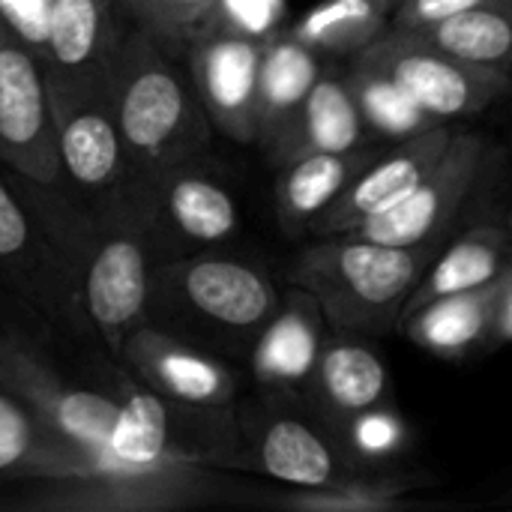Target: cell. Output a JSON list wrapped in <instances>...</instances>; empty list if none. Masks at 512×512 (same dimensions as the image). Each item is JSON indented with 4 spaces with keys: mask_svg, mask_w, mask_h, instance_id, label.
I'll list each match as a JSON object with an SVG mask.
<instances>
[{
    "mask_svg": "<svg viewBox=\"0 0 512 512\" xmlns=\"http://www.w3.org/2000/svg\"><path fill=\"white\" fill-rule=\"evenodd\" d=\"M381 141H369L342 153H309L279 168L276 219L288 237L309 234L312 222L345 192V186L381 153Z\"/></svg>",
    "mask_w": 512,
    "mask_h": 512,
    "instance_id": "23",
    "label": "cell"
},
{
    "mask_svg": "<svg viewBox=\"0 0 512 512\" xmlns=\"http://www.w3.org/2000/svg\"><path fill=\"white\" fill-rule=\"evenodd\" d=\"M57 153L63 177L81 192L132 189L126 147L108 102V93L51 96Z\"/></svg>",
    "mask_w": 512,
    "mask_h": 512,
    "instance_id": "14",
    "label": "cell"
},
{
    "mask_svg": "<svg viewBox=\"0 0 512 512\" xmlns=\"http://www.w3.org/2000/svg\"><path fill=\"white\" fill-rule=\"evenodd\" d=\"M345 78L372 141L399 144L447 123L429 114L399 81H393L387 72L360 57L345 60Z\"/></svg>",
    "mask_w": 512,
    "mask_h": 512,
    "instance_id": "27",
    "label": "cell"
},
{
    "mask_svg": "<svg viewBox=\"0 0 512 512\" xmlns=\"http://www.w3.org/2000/svg\"><path fill=\"white\" fill-rule=\"evenodd\" d=\"M123 18L114 0H48L42 63L51 96H87L105 90L111 54Z\"/></svg>",
    "mask_w": 512,
    "mask_h": 512,
    "instance_id": "11",
    "label": "cell"
},
{
    "mask_svg": "<svg viewBox=\"0 0 512 512\" xmlns=\"http://www.w3.org/2000/svg\"><path fill=\"white\" fill-rule=\"evenodd\" d=\"M0 387L15 393L21 402H27L60 435L102 456H111L108 441H111L120 405L111 402L108 396L66 384L33 351L9 339H0Z\"/></svg>",
    "mask_w": 512,
    "mask_h": 512,
    "instance_id": "12",
    "label": "cell"
},
{
    "mask_svg": "<svg viewBox=\"0 0 512 512\" xmlns=\"http://www.w3.org/2000/svg\"><path fill=\"white\" fill-rule=\"evenodd\" d=\"M324 324L327 318L318 300L306 288L294 285L255 336L252 372L258 384L270 387L273 393L303 390L327 336Z\"/></svg>",
    "mask_w": 512,
    "mask_h": 512,
    "instance_id": "20",
    "label": "cell"
},
{
    "mask_svg": "<svg viewBox=\"0 0 512 512\" xmlns=\"http://www.w3.org/2000/svg\"><path fill=\"white\" fill-rule=\"evenodd\" d=\"M453 126L441 123L423 135H414L408 141L390 144L381 150L348 186L345 192L312 222L309 234L315 237H333L348 234L360 228L366 219L390 210L399 204L444 156V150L453 141Z\"/></svg>",
    "mask_w": 512,
    "mask_h": 512,
    "instance_id": "13",
    "label": "cell"
},
{
    "mask_svg": "<svg viewBox=\"0 0 512 512\" xmlns=\"http://www.w3.org/2000/svg\"><path fill=\"white\" fill-rule=\"evenodd\" d=\"M512 342V249L507 270H504V288H501V300H498V312H495V327H492V348L510 345Z\"/></svg>",
    "mask_w": 512,
    "mask_h": 512,
    "instance_id": "35",
    "label": "cell"
},
{
    "mask_svg": "<svg viewBox=\"0 0 512 512\" xmlns=\"http://www.w3.org/2000/svg\"><path fill=\"white\" fill-rule=\"evenodd\" d=\"M153 300V267L147 243L135 234H114L87 264L84 303L111 351L141 324Z\"/></svg>",
    "mask_w": 512,
    "mask_h": 512,
    "instance_id": "18",
    "label": "cell"
},
{
    "mask_svg": "<svg viewBox=\"0 0 512 512\" xmlns=\"http://www.w3.org/2000/svg\"><path fill=\"white\" fill-rule=\"evenodd\" d=\"M288 27V0H216L210 30L270 42Z\"/></svg>",
    "mask_w": 512,
    "mask_h": 512,
    "instance_id": "31",
    "label": "cell"
},
{
    "mask_svg": "<svg viewBox=\"0 0 512 512\" xmlns=\"http://www.w3.org/2000/svg\"><path fill=\"white\" fill-rule=\"evenodd\" d=\"M369 141L372 138L345 78V60H327L294 120L270 147H264V153L273 168H282L309 153H342Z\"/></svg>",
    "mask_w": 512,
    "mask_h": 512,
    "instance_id": "19",
    "label": "cell"
},
{
    "mask_svg": "<svg viewBox=\"0 0 512 512\" xmlns=\"http://www.w3.org/2000/svg\"><path fill=\"white\" fill-rule=\"evenodd\" d=\"M198 162L171 168L150 186V219L189 246H219L237 231L240 216L234 195Z\"/></svg>",
    "mask_w": 512,
    "mask_h": 512,
    "instance_id": "21",
    "label": "cell"
},
{
    "mask_svg": "<svg viewBox=\"0 0 512 512\" xmlns=\"http://www.w3.org/2000/svg\"><path fill=\"white\" fill-rule=\"evenodd\" d=\"M357 57L387 72L429 114L447 123L474 117L512 93L510 72L462 60L420 30L390 27Z\"/></svg>",
    "mask_w": 512,
    "mask_h": 512,
    "instance_id": "4",
    "label": "cell"
},
{
    "mask_svg": "<svg viewBox=\"0 0 512 512\" xmlns=\"http://www.w3.org/2000/svg\"><path fill=\"white\" fill-rule=\"evenodd\" d=\"M477 3H483V0H402L393 9L390 27H399V30H423V27L438 24V21L456 15V12L471 9Z\"/></svg>",
    "mask_w": 512,
    "mask_h": 512,
    "instance_id": "33",
    "label": "cell"
},
{
    "mask_svg": "<svg viewBox=\"0 0 512 512\" xmlns=\"http://www.w3.org/2000/svg\"><path fill=\"white\" fill-rule=\"evenodd\" d=\"M489 162L492 150L486 138L468 129H456L444 156L399 204L366 219L348 234L387 246H414L453 234L465 204L486 180Z\"/></svg>",
    "mask_w": 512,
    "mask_h": 512,
    "instance_id": "6",
    "label": "cell"
},
{
    "mask_svg": "<svg viewBox=\"0 0 512 512\" xmlns=\"http://www.w3.org/2000/svg\"><path fill=\"white\" fill-rule=\"evenodd\" d=\"M216 0H156V39L177 57L207 33Z\"/></svg>",
    "mask_w": 512,
    "mask_h": 512,
    "instance_id": "32",
    "label": "cell"
},
{
    "mask_svg": "<svg viewBox=\"0 0 512 512\" xmlns=\"http://www.w3.org/2000/svg\"><path fill=\"white\" fill-rule=\"evenodd\" d=\"M453 234L414 246H387L357 234H333L297 252L291 285L306 288L333 330L387 336L402 327V309Z\"/></svg>",
    "mask_w": 512,
    "mask_h": 512,
    "instance_id": "2",
    "label": "cell"
},
{
    "mask_svg": "<svg viewBox=\"0 0 512 512\" xmlns=\"http://www.w3.org/2000/svg\"><path fill=\"white\" fill-rule=\"evenodd\" d=\"M501 288L504 273L480 288L438 297L411 312L402 321V330L420 351L444 360H462L474 351H492V327Z\"/></svg>",
    "mask_w": 512,
    "mask_h": 512,
    "instance_id": "22",
    "label": "cell"
},
{
    "mask_svg": "<svg viewBox=\"0 0 512 512\" xmlns=\"http://www.w3.org/2000/svg\"><path fill=\"white\" fill-rule=\"evenodd\" d=\"M153 288H168L171 297L195 309L204 321L240 333H261L282 300L261 267L219 255L180 258L156 267Z\"/></svg>",
    "mask_w": 512,
    "mask_h": 512,
    "instance_id": "9",
    "label": "cell"
},
{
    "mask_svg": "<svg viewBox=\"0 0 512 512\" xmlns=\"http://www.w3.org/2000/svg\"><path fill=\"white\" fill-rule=\"evenodd\" d=\"M105 93L126 147L132 189L147 195L150 204V186L165 171L201 159L216 132L186 60L144 27L123 24L108 63Z\"/></svg>",
    "mask_w": 512,
    "mask_h": 512,
    "instance_id": "1",
    "label": "cell"
},
{
    "mask_svg": "<svg viewBox=\"0 0 512 512\" xmlns=\"http://www.w3.org/2000/svg\"><path fill=\"white\" fill-rule=\"evenodd\" d=\"M39 489L24 507L54 512H126V510H180L192 504L216 501L228 486L213 468L174 465L150 471L96 474V477H60L39 480Z\"/></svg>",
    "mask_w": 512,
    "mask_h": 512,
    "instance_id": "7",
    "label": "cell"
},
{
    "mask_svg": "<svg viewBox=\"0 0 512 512\" xmlns=\"http://www.w3.org/2000/svg\"><path fill=\"white\" fill-rule=\"evenodd\" d=\"M114 6L123 24L144 27L147 33L156 36V0H114Z\"/></svg>",
    "mask_w": 512,
    "mask_h": 512,
    "instance_id": "36",
    "label": "cell"
},
{
    "mask_svg": "<svg viewBox=\"0 0 512 512\" xmlns=\"http://www.w3.org/2000/svg\"><path fill=\"white\" fill-rule=\"evenodd\" d=\"M0 162L51 186L63 180L51 90L42 57L0 15Z\"/></svg>",
    "mask_w": 512,
    "mask_h": 512,
    "instance_id": "5",
    "label": "cell"
},
{
    "mask_svg": "<svg viewBox=\"0 0 512 512\" xmlns=\"http://www.w3.org/2000/svg\"><path fill=\"white\" fill-rule=\"evenodd\" d=\"M264 42L210 30L198 36L183 60L213 132L255 144L258 138V72Z\"/></svg>",
    "mask_w": 512,
    "mask_h": 512,
    "instance_id": "10",
    "label": "cell"
},
{
    "mask_svg": "<svg viewBox=\"0 0 512 512\" xmlns=\"http://www.w3.org/2000/svg\"><path fill=\"white\" fill-rule=\"evenodd\" d=\"M30 246V222L15 195L0 183V261L24 255Z\"/></svg>",
    "mask_w": 512,
    "mask_h": 512,
    "instance_id": "34",
    "label": "cell"
},
{
    "mask_svg": "<svg viewBox=\"0 0 512 512\" xmlns=\"http://www.w3.org/2000/svg\"><path fill=\"white\" fill-rule=\"evenodd\" d=\"M387 0H321L285 27L324 60H351L390 30Z\"/></svg>",
    "mask_w": 512,
    "mask_h": 512,
    "instance_id": "26",
    "label": "cell"
},
{
    "mask_svg": "<svg viewBox=\"0 0 512 512\" xmlns=\"http://www.w3.org/2000/svg\"><path fill=\"white\" fill-rule=\"evenodd\" d=\"M510 249L512 231L507 228V222H483V225L465 228L462 234L450 237L447 246L438 252V258L423 273V279L417 282V288L411 291V297L402 309V321L438 297L480 288V285L498 279L510 261Z\"/></svg>",
    "mask_w": 512,
    "mask_h": 512,
    "instance_id": "24",
    "label": "cell"
},
{
    "mask_svg": "<svg viewBox=\"0 0 512 512\" xmlns=\"http://www.w3.org/2000/svg\"><path fill=\"white\" fill-rule=\"evenodd\" d=\"M108 453L126 468H240L243 432L231 408L186 405L150 390L120 402Z\"/></svg>",
    "mask_w": 512,
    "mask_h": 512,
    "instance_id": "3",
    "label": "cell"
},
{
    "mask_svg": "<svg viewBox=\"0 0 512 512\" xmlns=\"http://www.w3.org/2000/svg\"><path fill=\"white\" fill-rule=\"evenodd\" d=\"M420 474L408 471H372V474H354L330 486L315 489H291L285 495H276L270 504L279 510L294 512H387L411 510L417 501L408 495L420 489Z\"/></svg>",
    "mask_w": 512,
    "mask_h": 512,
    "instance_id": "28",
    "label": "cell"
},
{
    "mask_svg": "<svg viewBox=\"0 0 512 512\" xmlns=\"http://www.w3.org/2000/svg\"><path fill=\"white\" fill-rule=\"evenodd\" d=\"M312 414L336 432L348 417L393 399L387 363L369 336L333 330L324 336L318 363L303 387Z\"/></svg>",
    "mask_w": 512,
    "mask_h": 512,
    "instance_id": "17",
    "label": "cell"
},
{
    "mask_svg": "<svg viewBox=\"0 0 512 512\" xmlns=\"http://www.w3.org/2000/svg\"><path fill=\"white\" fill-rule=\"evenodd\" d=\"M339 447L345 450L348 462L360 474L372 471H393L396 462L411 447V429L405 417L393 408V402L372 405L354 417H348L336 432Z\"/></svg>",
    "mask_w": 512,
    "mask_h": 512,
    "instance_id": "30",
    "label": "cell"
},
{
    "mask_svg": "<svg viewBox=\"0 0 512 512\" xmlns=\"http://www.w3.org/2000/svg\"><path fill=\"white\" fill-rule=\"evenodd\" d=\"M240 432V468H255L258 474L285 486L315 489L360 474L348 462L336 435L312 414L309 405H279L255 420H246Z\"/></svg>",
    "mask_w": 512,
    "mask_h": 512,
    "instance_id": "8",
    "label": "cell"
},
{
    "mask_svg": "<svg viewBox=\"0 0 512 512\" xmlns=\"http://www.w3.org/2000/svg\"><path fill=\"white\" fill-rule=\"evenodd\" d=\"M507 228L512 231V207H510V216H507Z\"/></svg>",
    "mask_w": 512,
    "mask_h": 512,
    "instance_id": "37",
    "label": "cell"
},
{
    "mask_svg": "<svg viewBox=\"0 0 512 512\" xmlns=\"http://www.w3.org/2000/svg\"><path fill=\"white\" fill-rule=\"evenodd\" d=\"M387 3H390V6H393V9H396V6H399V3H402V0H387Z\"/></svg>",
    "mask_w": 512,
    "mask_h": 512,
    "instance_id": "38",
    "label": "cell"
},
{
    "mask_svg": "<svg viewBox=\"0 0 512 512\" xmlns=\"http://www.w3.org/2000/svg\"><path fill=\"white\" fill-rule=\"evenodd\" d=\"M120 354L144 378V384L165 399L201 408L234 405L237 384L231 369L171 333L138 324L123 339Z\"/></svg>",
    "mask_w": 512,
    "mask_h": 512,
    "instance_id": "16",
    "label": "cell"
},
{
    "mask_svg": "<svg viewBox=\"0 0 512 512\" xmlns=\"http://www.w3.org/2000/svg\"><path fill=\"white\" fill-rule=\"evenodd\" d=\"M324 57L297 42L291 33H279L264 42L261 72H258V138L255 144L270 147L282 129L294 120L309 90L315 87Z\"/></svg>",
    "mask_w": 512,
    "mask_h": 512,
    "instance_id": "25",
    "label": "cell"
},
{
    "mask_svg": "<svg viewBox=\"0 0 512 512\" xmlns=\"http://www.w3.org/2000/svg\"><path fill=\"white\" fill-rule=\"evenodd\" d=\"M420 33L462 60L512 75V0H483Z\"/></svg>",
    "mask_w": 512,
    "mask_h": 512,
    "instance_id": "29",
    "label": "cell"
},
{
    "mask_svg": "<svg viewBox=\"0 0 512 512\" xmlns=\"http://www.w3.org/2000/svg\"><path fill=\"white\" fill-rule=\"evenodd\" d=\"M123 471L150 468H126L123 462L60 435L27 402L0 387V477L60 480Z\"/></svg>",
    "mask_w": 512,
    "mask_h": 512,
    "instance_id": "15",
    "label": "cell"
}]
</instances>
